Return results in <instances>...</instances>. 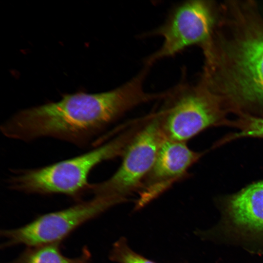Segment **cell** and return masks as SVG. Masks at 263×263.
<instances>
[{
	"label": "cell",
	"instance_id": "1",
	"mask_svg": "<svg viewBox=\"0 0 263 263\" xmlns=\"http://www.w3.org/2000/svg\"><path fill=\"white\" fill-rule=\"evenodd\" d=\"M146 76L140 72L107 92L66 94L59 101L20 110L4 122L1 132L24 142L52 138L85 146L130 110L156 100L155 93L144 89Z\"/></svg>",
	"mask_w": 263,
	"mask_h": 263
},
{
	"label": "cell",
	"instance_id": "2",
	"mask_svg": "<svg viewBox=\"0 0 263 263\" xmlns=\"http://www.w3.org/2000/svg\"><path fill=\"white\" fill-rule=\"evenodd\" d=\"M230 38L224 39L219 53H207L203 78L216 86L230 102L263 105V25L247 20Z\"/></svg>",
	"mask_w": 263,
	"mask_h": 263
},
{
	"label": "cell",
	"instance_id": "3",
	"mask_svg": "<svg viewBox=\"0 0 263 263\" xmlns=\"http://www.w3.org/2000/svg\"><path fill=\"white\" fill-rule=\"evenodd\" d=\"M140 130L136 124L104 144L75 157L39 168L12 170L7 179L12 190L26 194H63L80 201L89 192L88 177L101 163L122 156Z\"/></svg>",
	"mask_w": 263,
	"mask_h": 263
},
{
	"label": "cell",
	"instance_id": "4",
	"mask_svg": "<svg viewBox=\"0 0 263 263\" xmlns=\"http://www.w3.org/2000/svg\"><path fill=\"white\" fill-rule=\"evenodd\" d=\"M160 100L153 113L167 139L187 142L210 127L227 124L219 100L201 80L196 85L183 80Z\"/></svg>",
	"mask_w": 263,
	"mask_h": 263
},
{
	"label": "cell",
	"instance_id": "5",
	"mask_svg": "<svg viewBox=\"0 0 263 263\" xmlns=\"http://www.w3.org/2000/svg\"><path fill=\"white\" fill-rule=\"evenodd\" d=\"M166 139L157 117L151 113L128 146L116 171L103 181L91 184L89 192L121 203L128 201V196L141 190Z\"/></svg>",
	"mask_w": 263,
	"mask_h": 263
},
{
	"label": "cell",
	"instance_id": "6",
	"mask_svg": "<svg viewBox=\"0 0 263 263\" xmlns=\"http://www.w3.org/2000/svg\"><path fill=\"white\" fill-rule=\"evenodd\" d=\"M119 203L111 198L94 195L89 200L40 215L22 226L2 230L1 235L5 239L2 246L31 247L60 243L79 226Z\"/></svg>",
	"mask_w": 263,
	"mask_h": 263
},
{
	"label": "cell",
	"instance_id": "7",
	"mask_svg": "<svg viewBox=\"0 0 263 263\" xmlns=\"http://www.w3.org/2000/svg\"><path fill=\"white\" fill-rule=\"evenodd\" d=\"M209 4L202 0H188L176 4L164 23L144 36H159L163 42L145 60L151 66L157 61L172 56L188 47L208 41L214 23Z\"/></svg>",
	"mask_w": 263,
	"mask_h": 263
},
{
	"label": "cell",
	"instance_id": "8",
	"mask_svg": "<svg viewBox=\"0 0 263 263\" xmlns=\"http://www.w3.org/2000/svg\"><path fill=\"white\" fill-rule=\"evenodd\" d=\"M203 155L194 151L187 142L166 139L138 192L134 209H141L188 176L190 168Z\"/></svg>",
	"mask_w": 263,
	"mask_h": 263
},
{
	"label": "cell",
	"instance_id": "9",
	"mask_svg": "<svg viewBox=\"0 0 263 263\" xmlns=\"http://www.w3.org/2000/svg\"><path fill=\"white\" fill-rule=\"evenodd\" d=\"M227 208L235 224L263 232V180L251 184L231 196Z\"/></svg>",
	"mask_w": 263,
	"mask_h": 263
},
{
	"label": "cell",
	"instance_id": "10",
	"mask_svg": "<svg viewBox=\"0 0 263 263\" xmlns=\"http://www.w3.org/2000/svg\"><path fill=\"white\" fill-rule=\"evenodd\" d=\"M13 263H92V260L86 246L79 256L69 258L61 253L57 243L27 247Z\"/></svg>",
	"mask_w": 263,
	"mask_h": 263
},
{
	"label": "cell",
	"instance_id": "11",
	"mask_svg": "<svg viewBox=\"0 0 263 263\" xmlns=\"http://www.w3.org/2000/svg\"><path fill=\"white\" fill-rule=\"evenodd\" d=\"M229 125L236 127L238 131L225 137L223 143L241 137L263 138V117L244 114L238 120L229 122Z\"/></svg>",
	"mask_w": 263,
	"mask_h": 263
},
{
	"label": "cell",
	"instance_id": "12",
	"mask_svg": "<svg viewBox=\"0 0 263 263\" xmlns=\"http://www.w3.org/2000/svg\"><path fill=\"white\" fill-rule=\"evenodd\" d=\"M109 259L117 263H157L133 251L124 237L114 243Z\"/></svg>",
	"mask_w": 263,
	"mask_h": 263
}]
</instances>
